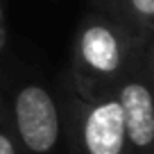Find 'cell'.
<instances>
[{"label":"cell","mask_w":154,"mask_h":154,"mask_svg":"<svg viewBox=\"0 0 154 154\" xmlns=\"http://www.w3.org/2000/svg\"><path fill=\"white\" fill-rule=\"evenodd\" d=\"M104 2L122 11L140 29L154 32V0H104Z\"/></svg>","instance_id":"5b68a950"},{"label":"cell","mask_w":154,"mask_h":154,"mask_svg":"<svg viewBox=\"0 0 154 154\" xmlns=\"http://www.w3.org/2000/svg\"><path fill=\"white\" fill-rule=\"evenodd\" d=\"M9 54V20H7V0H0V59Z\"/></svg>","instance_id":"52a82bcc"},{"label":"cell","mask_w":154,"mask_h":154,"mask_svg":"<svg viewBox=\"0 0 154 154\" xmlns=\"http://www.w3.org/2000/svg\"><path fill=\"white\" fill-rule=\"evenodd\" d=\"M154 45V32H145L104 0H88L77 23L63 84L82 97H100L145 48Z\"/></svg>","instance_id":"6da1fadb"},{"label":"cell","mask_w":154,"mask_h":154,"mask_svg":"<svg viewBox=\"0 0 154 154\" xmlns=\"http://www.w3.org/2000/svg\"><path fill=\"white\" fill-rule=\"evenodd\" d=\"M0 154H25L2 116H0Z\"/></svg>","instance_id":"8992f818"},{"label":"cell","mask_w":154,"mask_h":154,"mask_svg":"<svg viewBox=\"0 0 154 154\" xmlns=\"http://www.w3.org/2000/svg\"><path fill=\"white\" fill-rule=\"evenodd\" d=\"M66 154H131L113 95L82 97L59 84Z\"/></svg>","instance_id":"3957f363"},{"label":"cell","mask_w":154,"mask_h":154,"mask_svg":"<svg viewBox=\"0 0 154 154\" xmlns=\"http://www.w3.org/2000/svg\"><path fill=\"white\" fill-rule=\"evenodd\" d=\"M0 116L25 154H61L63 109L59 88L34 68L0 59Z\"/></svg>","instance_id":"7a4b0ae2"},{"label":"cell","mask_w":154,"mask_h":154,"mask_svg":"<svg viewBox=\"0 0 154 154\" xmlns=\"http://www.w3.org/2000/svg\"><path fill=\"white\" fill-rule=\"evenodd\" d=\"M111 95L120 111L131 154H154V45L131 61Z\"/></svg>","instance_id":"277c9868"}]
</instances>
